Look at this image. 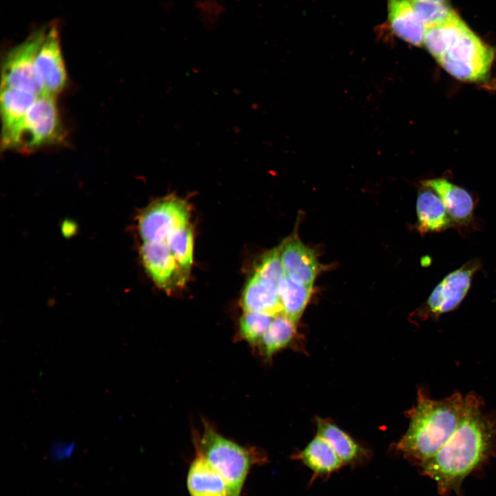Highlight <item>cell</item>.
Returning <instances> with one entry per match:
<instances>
[{"mask_svg":"<svg viewBox=\"0 0 496 496\" xmlns=\"http://www.w3.org/2000/svg\"><path fill=\"white\" fill-rule=\"evenodd\" d=\"M466 404L459 426L449 440L431 458L420 465L441 494H458L465 478L490 456L496 437V425L482 411V402L473 395Z\"/></svg>","mask_w":496,"mask_h":496,"instance_id":"1","label":"cell"},{"mask_svg":"<svg viewBox=\"0 0 496 496\" xmlns=\"http://www.w3.org/2000/svg\"><path fill=\"white\" fill-rule=\"evenodd\" d=\"M466 404V397L459 393L433 400L420 390L416 404L409 411V426L397 444V450L420 465L426 462L454 433Z\"/></svg>","mask_w":496,"mask_h":496,"instance_id":"2","label":"cell"},{"mask_svg":"<svg viewBox=\"0 0 496 496\" xmlns=\"http://www.w3.org/2000/svg\"><path fill=\"white\" fill-rule=\"evenodd\" d=\"M494 57V50L458 17L450 22L445 50L436 61L458 80L479 82L488 76Z\"/></svg>","mask_w":496,"mask_h":496,"instance_id":"3","label":"cell"},{"mask_svg":"<svg viewBox=\"0 0 496 496\" xmlns=\"http://www.w3.org/2000/svg\"><path fill=\"white\" fill-rule=\"evenodd\" d=\"M197 452L200 453L224 479L229 496H240L251 467L264 462L259 452L244 447L204 424Z\"/></svg>","mask_w":496,"mask_h":496,"instance_id":"4","label":"cell"},{"mask_svg":"<svg viewBox=\"0 0 496 496\" xmlns=\"http://www.w3.org/2000/svg\"><path fill=\"white\" fill-rule=\"evenodd\" d=\"M64 138L55 96L41 94L30 107L14 149L33 151Z\"/></svg>","mask_w":496,"mask_h":496,"instance_id":"5","label":"cell"},{"mask_svg":"<svg viewBox=\"0 0 496 496\" xmlns=\"http://www.w3.org/2000/svg\"><path fill=\"white\" fill-rule=\"evenodd\" d=\"M46 32L45 28L37 30L6 54L1 65V87L19 90L36 96L41 94L34 65Z\"/></svg>","mask_w":496,"mask_h":496,"instance_id":"6","label":"cell"},{"mask_svg":"<svg viewBox=\"0 0 496 496\" xmlns=\"http://www.w3.org/2000/svg\"><path fill=\"white\" fill-rule=\"evenodd\" d=\"M189 209L183 199L174 196L150 205L138 217V231L143 242H166L175 231L189 225Z\"/></svg>","mask_w":496,"mask_h":496,"instance_id":"7","label":"cell"},{"mask_svg":"<svg viewBox=\"0 0 496 496\" xmlns=\"http://www.w3.org/2000/svg\"><path fill=\"white\" fill-rule=\"evenodd\" d=\"M481 265L479 259L473 258L446 275L431 291L420 309V315L424 319L436 320L456 309L468 294L473 276Z\"/></svg>","mask_w":496,"mask_h":496,"instance_id":"8","label":"cell"},{"mask_svg":"<svg viewBox=\"0 0 496 496\" xmlns=\"http://www.w3.org/2000/svg\"><path fill=\"white\" fill-rule=\"evenodd\" d=\"M34 71L41 94L56 96L64 90L67 72L61 48L59 26L56 23L52 24L46 32L36 57Z\"/></svg>","mask_w":496,"mask_h":496,"instance_id":"9","label":"cell"},{"mask_svg":"<svg viewBox=\"0 0 496 496\" xmlns=\"http://www.w3.org/2000/svg\"><path fill=\"white\" fill-rule=\"evenodd\" d=\"M33 94L1 87V146L14 149L27 113L37 97Z\"/></svg>","mask_w":496,"mask_h":496,"instance_id":"10","label":"cell"},{"mask_svg":"<svg viewBox=\"0 0 496 496\" xmlns=\"http://www.w3.org/2000/svg\"><path fill=\"white\" fill-rule=\"evenodd\" d=\"M141 255L146 271L160 287L169 290L185 282L187 276L166 242H143Z\"/></svg>","mask_w":496,"mask_h":496,"instance_id":"11","label":"cell"},{"mask_svg":"<svg viewBox=\"0 0 496 496\" xmlns=\"http://www.w3.org/2000/svg\"><path fill=\"white\" fill-rule=\"evenodd\" d=\"M422 185L439 196L455 226L466 227L473 223L475 203L472 195L465 189L444 178L426 180Z\"/></svg>","mask_w":496,"mask_h":496,"instance_id":"12","label":"cell"},{"mask_svg":"<svg viewBox=\"0 0 496 496\" xmlns=\"http://www.w3.org/2000/svg\"><path fill=\"white\" fill-rule=\"evenodd\" d=\"M281 258L285 274L291 280L313 287L318 263L312 249L297 238L282 243Z\"/></svg>","mask_w":496,"mask_h":496,"instance_id":"13","label":"cell"},{"mask_svg":"<svg viewBox=\"0 0 496 496\" xmlns=\"http://www.w3.org/2000/svg\"><path fill=\"white\" fill-rule=\"evenodd\" d=\"M387 10L390 27L396 36L413 45L424 44L426 27L411 0H388Z\"/></svg>","mask_w":496,"mask_h":496,"instance_id":"14","label":"cell"},{"mask_svg":"<svg viewBox=\"0 0 496 496\" xmlns=\"http://www.w3.org/2000/svg\"><path fill=\"white\" fill-rule=\"evenodd\" d=\"M416 213V228L422 234L441 232L455 226L439 196L424 186L417 194Z\"/></svg>","mask_w":496,"mask_h":496,"instance_id":"15","label":"cell"},{"mask_svg":"<svg viewBox=\"0 0 496 496\" xmlns=\"http://www.w3.org/2000/svg\"><path fill=\"white\" fill-rule=\"evenodd\" d=\"M187 486L190 496H229L224 479L198 452L189 467Z\"/></svg>","mask_w":496,"mask_h":496,"instance_id":"16","label":"cell"},{"mask_svg":"<svg viewBox=\"0 0 496 496\" xmlns=\"http://www.w3.org/2000/svg\"><path fill=\"white\" fill-rule=\"evenodd\" d=\"M244 311L267 313L273 316L282 313L278 288L260 280L255 274L247 283L242 296Z\"/></svg>","mask_w":496,"mask_h":496,"instance_id":"17","label":"cell"},{"mask_svg":"<svg viewBox=\"0 0 496 496\" xmlns=\"http://www.w3.org/2000/svg\"><path fill=\"white\" fill-rule=\"evenodd\" d=\"M316 422V435L327 442L344 465L357 463L364 457V449L338 426L322 418Z\"/></svg>","mask_w":496,"mask_h":496,"instance_id":"18","label":"cell"},{"mask_svg":"<svg viewBox=\"0 0 496 496\" xmlns=\"http://www.w3.org/2000/svg\"><path fill=\"white\" fill-rule=\"evenodd\" d=\"M297 457L318 475L331 474L344 466L331 446L318 435L309 442Z\"/></svg>","mask_w":496,"mask_h":496,"instance_id":"19","label":"cell"},{"mask_svg":"<svg viewBox=\"0 0 496 496\" xmlns=\"http://www.w3.org/2000/svg\"><path fill=\"white\" fill-rule=\"evenodd\" d=\"M312 291L313 287L296 282L285 276L278 287L282 313L297 323L309 300Z\"/></svg>","mask_w":496,"mask_h":496,"instance_id":"20","label":"cell"},{"mask_svg":"<svg viewBox=\"0 0 496 496\" xmlns=\"http://www.w3.org/2000/svg\"><path fill=\"white\" fill-rule=\"evenodd\" d=\"M296 331V323L284 313L276 316L259 344L261 354L271 358L286 347L292 340Z\"/></svg>","mask_w":496,"mask_h":496,"instance_id":"21","label":"cell"},{"mask_svg":"<svg viewBox=\"0 0 496 496\" xmlns=\"http://www.w3.org/2000/svg\"><path fill=\"white\" fill-rule=\"evenodd\" d=\"M166 243L183 272L187 276L193 263L194 238L190 224L170 235Z\"/></svg>","mask_w":496,"mask_h":496,"instance_id":"22","label":"cell"},{"mask_svg":"<svg viewBox=\"0 0 496 496\" xmlns=\"http://www.w3.org/2000/svg\"><path fill=\"white\" fill-rule=\"evenodd\" d=\"M275 316L258 312L244 311L239 322V334L242 340L258 346Z\"/></svg>","mask_w":496,"mask_h":496,"instance_id":"23","label":"cell"},{"mask_svg":"<svg viewBox=\"0 0 496 496\" xmlns=\"http://www.w3.org/2000/svg\"><path fill=\"white\" fill-rule=\"evenodd\" d=\"M411 1L426 27L444 24L458 17L446 3L420 0H411Z\"/></svg>","mask_w":496,"mask_h":496,"instance_id":"24","label":"cell"},{"mask_svg":"<svg viewBox=\"0 0 496 496\" xmlns=\"http://www.w3.org/2000/svg\"><path fill=\"white\" fill-rule=\"evenodd\" d=\"M282 247V243L267 252L254 273L260 280L276 288L285 276L281 258Z\"/></svg>","mask_w":496,"mask_h":496,"instance_id":"25","label":"cell"},{"mask_svg":"<svg viewBox=\"0 0 496 496\" xmlns=\"http://www.w3.org/2000/svg\"><path fill=\"white\" fill-rule=\"evenodd\" d=\"M420 1H435V2L446 3L448 0H420Z\"/></svg>","mask_w":496,"mask_h":496,"instance_id":"26","label":"cell"}]
</instances>
